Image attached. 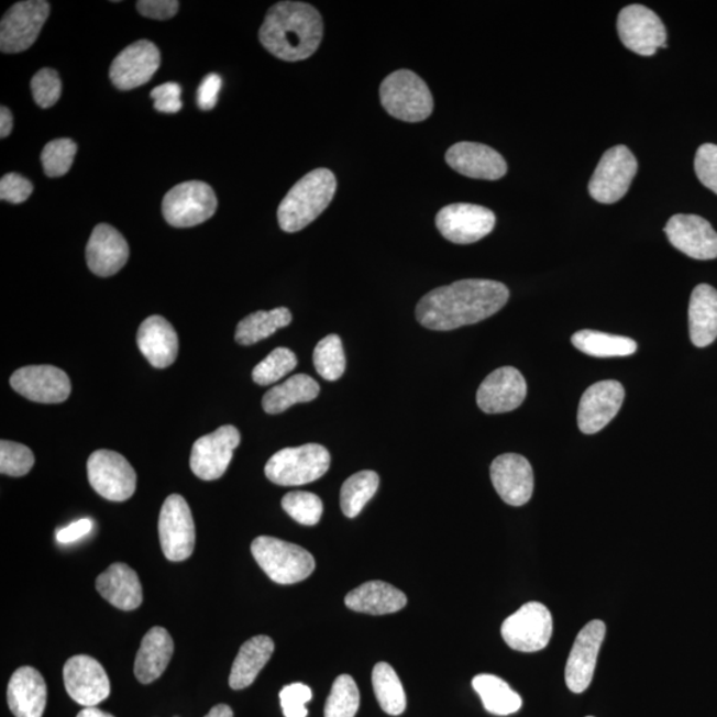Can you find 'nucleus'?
Segmentation results:
<instances>
[{
	"label": "nucleus",
	"instance_id": "obj_37",
	"mask_svg": "<svg viewBox=\"0 0 717 717\" xmlns=\"http://www.w3.org/2000/svg\"><path fill=\"white\" fill-rule=\"evenodd\" d=\"M373 686L384 713L399 716L407 708V696L398 674L388 663H377L373 671Z\"/></svg>",
	"mask_w": 717,
	"mask_h": 717
},
{
	"label": "nucleus",
	"instance_id": "obj_18",
	"mask_svg": "<svg viewBox=\"0 0 717 717\" xmlns=\"http://www.w3.org/2000/svg\"><path fill=\"white\" fill-rule=\"evenodd\" d=\"M11 387L25 399L43 405H57L69 398V377L63 369L54 366H29L12 374Z\"/></svg>",
	"mask_w": 717,
	"mask_h": 717
},
{
	"label": "nucleus",
	"instance_id": "obj_4",
	"mask_svg": "<svg viewBox=\"0 0 717 717\" xmlns=\"http://www.w3.org/2000/svg\"><path fill=\"white\" fill-rule=\"evenodd\" d=\"M252 554L267 577L279 585L298 584L309 578L317 566L306 549L274 537L255 538Z\"/></svg>",
	"mask_w": 717,
	"mask_h": 717
},
{
	"label": "nucleus",
	"instance_id": "obj_16",
	"mask_svg": "<svg viewBox=\"0 0 717 717\" xmlns=\"http://www.w3.org/2000/svg\"><path fill=\"white\" fill-rule=\"evenodd\" d=\"M64 686L73 701L82 707H96L111 694L110 677L95 658H69L63 669Z\"/></svg>",
	"mask_w": 717,
	"mask_h": 717
},
{
	"label": "nucleus",
	"instance_id": "obj_51",
	"mask_svg": "<svg viewBox=\"0 0 717 717\" xmlns=\"http://www.w3.org/2000/svg\"><path fill=\"white\" fill-rule=\"evenodd\" d=\"M221 86V76L217 74H209L207 78L202 80L197 92L198 107H200L202 111L213 110L217 101H219Z\"/></svg>",
	"mask_w": 717,
	"mask_h": 717
},
{
	"label": "nucleus",
	"instance_id": "obj_56",
	"mask_svg": "<svg viewBox=\"0 0 717 717\" xmlns=\"http://www.w3.org/2000/svg\"><path fill=\"white\" fill-rule=\"evenodd\" d=\"M587 717H593V716H587Z\"/></svg>",
	"mask_w": 717,
	"mask_h": 717
},
{
	"label": "nucleus",
	"instance_id": "obj_38",
	"mask_svg": "<svg viewBox=\"0 0 717 717\" xmlns=\"http://www.w3.org/2000/svg\"><path fill=\"white\" fill-rule=\"evenodd\" d=\"M380 478L374 471H362L345 479L341 490L343 515L355 518L379 489Z\"/></svg>",
	"mask_w": 717,
	"mask_h": 717
},
{
	"label": "nucleus",
	"instance_id": "obj_53",
	"mask_svg": "<svg viewBox=\"0 0 717 717\" xmlns=\"http://www.w3.org/2000/svg\"><path fill=\"white\" fill-rule=\"evenodd\" d=\"M12 126H14V118H12L9 108H0V137H9Z\"/></svg>",
	"mask_w": 717,
	"mask_h": 717
},
{
	"label": "nucleus",
	"instance_id": "obj_44",
	"mask_svg": "<svg viewBox=\"0 0 717 717\" xmlns=\"http://www.w3.org/2000/svg\"><path fill=\"white\" fill-rule=\"evenodd\" d=\"M35 464L34 453L29 446L14 441H0V472L11 477L27 475Z\"/></svg>",
	"mask_w": 717,
	"mask_h": 717
},
{
	"label": "nucleus",
	"instance_id": "obj_52",
	"mask_svg": "<svg viewBox=\"0 0 717 717\" xmlns=\"http://www.w3.org/2000/svg\"><path fill=\"white\" fill-rule=\"evenodd\" d=\"M92 529L93 522L91 518H81V520L75 521L57 531L56 538L60 543H73L91 533Z\"/></svg>",
	"mask_w": 717,
	"mask_h": 717
},
{
	"label": "nucleus",
	"instance_id": "obj_17",
	"mask_svg": "<svg viewBox=\"0 0 717 717\" xmlns=\"http://www.w3.org/2000/svg\"><path fill=\"white\" fill-rule=\"evenodd\" d=\"M606 636V625L592 620L578 633L566 663L565 681L574 694H582L591 686L602 643Z\"/></svg>",
	"mask_w": 717,
	"mask_h": 717
},
{
	"label": "nucleus",
	"instance_id": "obj_9",
	"mask_svg": "<svg viewBox=\"0 0 717 717\" xmlns=\"http://www.w3.org/2000/svg\"><path fill=\"white\" fill-rule=\"evenodd\" d=\"M158 536L163 553L169 561L181 562L194 554L195 520L183 496L172 495L165 499L158 517Z\"/></svg>",
	"mask_w": 717,
	"mask_h": 717
},
{
	"label": "nucleus",
	"instance_id": "obj_43",
	"mask_svg": "<svg viewBox=\"0 0 717 717\" xmlns=\"http://www.w3.org/2000/svg\"><path fill=\"white\" fill-rule=\"evenodd\" d=\"M78 145L69 139L51 141L41 155L44 173L48 177H63L73 168Z\"/></svg>",
	"mask_w": 717,
	"mask_h": 717
},
{
	"label": "nucleus",
	"instance_id": "obj_27",
	"mask_svg": "<svg viewBox=\"0 0 717 717\" xmlns=\"http://www.w3.org/2000/svg\"><path fill=\"white\" fill-rule=\"evenodd\" d=\"M137 345L153 367L166 368L176 362L178 337L173 326L163 317L152 316L141 323Z\"/></svg>",
	"mask_w": 717,
	"mask_h": 717
},
{
	"label": "nucleus",
	"instance_id": "obj_1",
	"mask_svg": "<svg viewBox=\"0 0 717 717\" xmlns=\"http://www.w3.org/2000/svg\"><path fill=\"white\" fill-rule=\"evenodd\" d=\"M508 299V287L501 282L457 280L426 294L416 307V318L429 330H456L495 316Z\"/></svg>",
	"mask_w": 717,
	"mask_h": 717
},
{
	"label": "nucleus",
	"instance_id": "obj_7",
	"mask_svg": "<svg viewBox=\"0 0 717 717\" xmlns=\"http://www.w3.org/2000/svg\"><path fill=\"white\" fill-rule=\"evenodd\" d=\"M219 201L214 190L202 181H188L177 185L165 195L163 214L166 222L175 228L200 225L214 216Z\"/></svg>",
	"mask_w": 717,
	"mask_h": 717
},
{
	"label": "nucleus",
	"instance_id": "obj_2",
	"mask_svg": "<svg viewBox=\"0 0 717 717\" xmlns=\"http://www.w3.org/2000/svg\"><path fill=\"white\" fill-rule=\"evenodd\" d=\"M323 37V19L313 5L279 2L268 10L260 30V42L268 53L285 62L309 59Z\"/></svg>",
	"mask_w": 717,
	"mask_h": 717
},
{
	"label": "nucleus",
	"instance_id": "obj_3",
	"mask_svg": "<svg viewBox=\"0 0 717 717\" xmlns=\"http://www.w3.org/2000/svg\"><path fill=\"white\" fill-rule=\"evenodd\" d=\"M334 173L319 168L307 173L294 185L278 208L279 227L286 233H297L316 221L334 198Z\"/></svg>",
	"mask_w": 717,
	"mask_h": 717
},
{
	"label": "nucleus",
	"instance_id": "obj_40",
	"mask_svg": "<svg viewBox=\"0 0 717 717\" xmlns=\"http://www.w3.org/2000/svg\"><path fill=\"white\" fill-rule=\"evenodd\" d=\"M358 706L361 694L354 679L350 675L338 676L326 702L324 717H355Z\"/></svg>",
	"mask_w": 717,
	"mask_h": 717
},
{
	"label": "nucleus",
	"instance_id": "obj_47",
	"mask_svg": "<svg viewBox=\"0 0 717 717\" xmlns=\"http://www.w3.org/2000/svg\"><path fill=\"white\" fill-rule=\"evenodd\" d=\"M695 172L704 187L717 195V145L704 144L697 150Z\"/></svg>",
	"mask_w": 717,
	"mask_h": 717
},
{
	"label": "nucleus",
	"instance_id": "obj_30",
	"mask_svg": "<svg viewBox=\"0 0 717 717\" xmlns=\"http://www.w3.org/2000/svg\"><path fill=\"white\" fill-rule=\"evenodd\" d=\"M345 606L352 611L386 616L407 606L406 594L382 581L366 582L345 595Z\"/></svg>",
	"mask_w": 717,
	"mask_h": 717
},
{
	"label": "nucleus",
	"instance_id": "obj_50",
	"mask_svg": "<svg viewBox=\"0 0 717 717\" xmlns=\"http://www.w3.org/2000/svg\"><path fill=\"white\" fill-rule=\"evenodd\" d=\"M136 5L141 15L155 21H168L179 9L177 0H139Z\"/></svg>",
	"mask_w": 717,
	"mask_h": 717
},
{
	"label": "nucleus",
	"instance_id": "obj_33",
	"mask_svg": "<svg viewBox=\"0 0 717 717\" xmlns=\"http://www.w3.org/2000/svg\"><path fill=\"white\" fill-rule=\"evenodd\" d=\"M319 393L320 387L316 379L309 375L298 374L267 390L262 407L266 413L278 415L299 402L316 400Z\"/></svg>",
	"mask_w": 717,
	"mask_h": 717
},
{
	"label": "nucleus",
	"instance_id": "obj_34",
	"mask_svg": "<svg viewBox=\"0 0 717 717\" xmlns=\"http://www.w3.org/2000/svg\"><path fill=\"white\" fill-rule=\"evenodd\" d=\"M472 686L482 697L484 708L497 716L516 714L522 707L521 696L501 677L482 674L473 677Z\"/></svg>",
	"mask_w": 717,
	"mask_h": 717
},
{
	"label": "nucleus",
	"instance_id": "obj_23",
	"mask_svg": "<svg viewBox=\"0 0 717 717\" xmlns=\"http://www.w3.org/2000/svg\"><path fill=\"white\" fill-rule=\"evenodd\" d=\"M625 400V388L616 380L595 383L582 396L578 427L586 434L598 433L619 412Z\"/></svg>",
	"mask_w": 717,
	"mask_h": 717
},
{
	"label": "nucleus",
	"instance_id": "obj_25",
	"mask_svg": "<svg viewBox=\"0 0 717 717\" xmlns=\"http://www.w3.org/2000/svg\"><path fill=\"white\" fill-rule=\"evenodd\" d=\"M86 257L89 271L99 277H111L125 266L130 258V246L117 229L100 223L88 241Z\"/></svg>",
	"mask_w": 717,
	"mask_h": 717
},
{
	"label": "nucleus",
	"instance_id": "obj_54",
	"mask_svg": "<svg viewBox=\"0 0 717 717\" xmlns=\"http://www.w3.org/2000/svg\"><path fill=\"white\" fill-rule=\"evenodd\" d=\"M205 717H234L233 709L227 704H219L210 709V713Z\"/></svg>",
	"mask_w": 717,
	"mask_h": 717
},
{
	"label": "nucleus",
	"instance_id": "obj_15",
	"mask_svg": "<svg viewBox=\"0 0 717 717\" xmlns=\"http://www.w3.org/2000/svg\"><path fill=\"white\" fill-rule=\"evenodd\" d=\"M496 216L492 210L472 203H452L437 216V227L445 240L470 245L492 233Z\"/></svg>",
	"mask_w": 717,
	"mask_h": 717
},
{
	"label": "nucleus",
	"instance_id": "obj_45",
	"mask_svg": "<svg viewBox=\"0 0 717 717\" xmlns=\"http://www.w3.org/2000/svg\"><path fill=\"white\" fill-rule=\"evenodd\" d=\"M31 91L37 106L47 110L59 101L62 80L53 68H43L31 80Z\"/></svg>",
	"mask_w": 717,
	"mask_h": 717
},
{
	"label": "nucleus",
	"instance_id": "obj_41",
	"mask_svg": "<svg viewBox=\"0 0 717 717\" xmlns=\"http://www.w3.org/2000/svg\"><path fill=\"white\" fill-rule=\"evenodd\" d=\"M298 364L296 354L289 349H275L253 369V380L260 386H271L287 374L293 373Z\"/></svg>",
	"mask_w": 717,
	"mask_h": 717
},
{
	"label": "nucleus",
	"instance_id": "obj_11",
	"mask_svg": "<svg viewBox=\"0 0 717 717\" xmlns=\"http://www.w3.org/2000/svg\"><path fill=\"white\" fill-rule=\"evenodd\" d=\"M638 172L637 158L625 145L608 150L595 169L588 191L595 201L614 203L625 197Z\"/></svg>",
	"mask_w": 717,
	"mask_h": 717
},
{
	"label": "nucleus",
	"instance_id": "obj_21",
	"mask_svg": "<svg viewBox=\"0 0 717 717\" xmlns=\"http://www.w3.org/2000/svg\"><path fill=\"white\" fill-rule=\"evenodd\" d=\"M525 377L515 367H501L486 377L477 390V406L485 413L515 411L527 398Z\"/></svg>",
	"mask_w": 717,
	"mask_h": 717
},
{
	"label": "nucleus",
	"instance_id": "obj_35",
	"mask_svg": "<svg viewBox=\"0 0 717 717\" xmlns=\"http://www.w3.org/2000/svg\"><path fill=\"white\" fill-rule=\"evenodd\" d=\"M291 320V312L286 307L250 313L236 326L235 341L241 345L258 343L275 334L279 329L287 328Z\"/></svg>",
	"mask_w": 717,
	"mask_h": 717
},
{
	"label": "nucleus",
	"instance_id": "obj_22",
	"mask_svg": "<svg viewBox=\"0 0 717 717\" xmlns=\"http://www.w3.org/2000/svg\"><path fill=\"white\" fill-rule=\"evenodd\" d=\"M671 245L688 257L717 258V233L707 220L694 214H676L664 229Z\"/></svg>",
	"mask_w": 717,
	"mask_h": 717
},
{
	"label": "nucleus",
	"instance_id": "obj_5",
	"mask_svg": "<svg viewBox=\"0 0 717 717\" xmlns=\"http://www.w3.org/2000/svg\"><path fill=\"white\" fill-rule=\"evenodd\" d=\"M380 100L390 117L407 123H420L433 111V96L427 82L409 69L395 70L383 80Z\"/></svg>",
	"mask_w": 717,
	"mask_h": 717
},
{
	"label": "nucleus",
	"instance_id": "obj_32",
	"mask_svg": "<svg viewBox=\"0 0 717 717\" xmlns=\"http://www.w3.org/2000/svg\"><path fill=\"white\" fill-rule=\"evenodd\" d=\"M274 642L271 637L257 636L242 644L229 676V686L233 690H245L252 686L262 669L271 661Z\"/></svg>",
	"mask_w": 717,
	"mask_h": 717
},
{
	"label": "nucleus",
	"instance_id": "obj_8",
	"mask_svg": "<svg viewBox=\"0 0 717 717\" xmlns=\"http://www.w3.org/2000/svg\"><path fill=\"white\" fill-rule=\"evenodd\" d=\"M501 636L505 643L516 651H541L553 636L552 614L540 602H529L504 620Z\"/></svg>",
	"mask_w": 717,
	"mask_h": 717
},
{
	"label": "nucleus",
	"instance_id": "obj_31",
	"mask_svg": "<svg viewBox=\"0 0 717 717\" xmlns=\"http://www.w3.org/2000/svg\"><path fill=\"white\" fill-rule=\"evenodd\" d=\"M690 337L696 348H707L717 338V290L709 285L695 287L688 309Z\"/></svg>",
	"mask_w": 717,
	"mask_h": 717
},
{
	"label": "nucleus",
	"instance_id": "obj_14",
	"mask_svg": "<svg viewBox=\"0 0 717 717\" xmlns=\"http://www.w3.org/2000/svg\"><path fill=\"white\" fill-rule=\"evenodd\" d=\"M241 443V433L233 426H223L198 439L191 450L190 468L205 482L219 479L229 468L233 453Z\"/></svg>",
	"mask_w": 717,
	"mask_h": 717
},
{
	"label": "nucleus",
	"instance_id": "obj_29",
	"mask_svg": "<svg viewBox=\"0 0 717 717\" xmlns=\"http://www.w3.org/2000/svg\"><path fill=\"white\" fill-rule=\"evenodd\" d=\"M175 652V643L164 627H153L141 640L134 661V675L143 684H150L162 676Z\"/></svg>",
	"mask_w": 717,
	"mask_h": 717
},
{
	"label": "nucleus",
	"instance_id": "obj_28",
	"mask_svg": "<svg viewBox=\"0 0 717 717\" xmlns=\"http://www.w3.org/2000/svg\"><path fill=\"white\" fill-rule=\"evenodd\" d=\"M102 598L123 611L136 610L143 604V586L136 572L125 563H113L96 580Z\"/></svg>",
	"mask_w": 717,
	"mask_h": 717
},
{
	"label": "nucleus",
	"instance_id": "obj_6",
	"mask_svg": "<svg viewBox=\"0 0 717 717\" xmlns=\"http://www.w3.org/2000/svg\"><path fill=\"white\" fill-rule=\"evenodd\" d=\"M330 464V453L323 445L285 448L267 461L265 475L280 486L306 485L326 475Z\"/></svg>",
	"mask_w": 717,
	"mask_h": 717
},
{
	"label": "nucleus",
	"instance_id": "obj_20",
	"mask_svg": "<svg viewBox=\"0 0 717 717\" xmlns=\"http://www.w3.org/2000/svg\"><path fill=\"white\" fill-rule=\"evenodd\" d=\"M490 478L498 496L511 507H522L533 496V468L521 454L505 453L498 456L492 463Z\"/></svg>",
	"mask_w": 717,
	"mask_h": 717
},
{
	"label": "nucleus",
	"instance_id": "obj_36",
	"mask_svg": "<svg viewBox=\"0 0 717 717\" xmlns=\"http://www.w3.org/2000/svg\"><path fill=\"white\" fill-rule=\"evenodd\" d=\"M574 348L594 357H622L636 354L637 342L626 337L605 334V332L582 330L572 337Z\"/></svg>",
	"mask_w": 717,
	"mask_h": 717
},
{
	"label": "nucleus",
	"instance_id": "obj_19",
	"mask_svg": "<svg viewBox=\"0 0 717 717\" xmlns=\"http://www.w3.org/2000/svg\"><path fill=\"white\" fill-rule=\"evenodd\" d=\"M162 64V54L155 43L139 41L131 44L113 60L110 76L120 91H131L146 85Z\"/></svg>",
	"mask_w": 717,
	"mask_h": 717
},
{
	"label": "nucleus",
	"instance_id": "obj_55",
	"mask_svg": "<svg viewBox=\"0 0 717 717\" xmlns=\"http://www.w3.org/2000/svg\"><path fill=\"white\" fill-rule=\"evenodd\" d=\"M78 717H114V716L106 713V710H101L96 707H88L80 710Z\"/></svg>",
	"mask_w": 717,
	"mask_h": 717
},
{
	"label": "nucleus",
	"instance_id": "obj_12",
	"mask_svg": "<svg viewBox=\"0 0 717 717\" xmlns=\"http://www.w3.org/2000/svg\"><path fill=\"white\" fill-rule=\"evenodd\" d=\"M48 15L49 3L44 0H25L12 5L0 23L2 53L19 54L29 49L40 36Z\"/></svg>",
	"mask_w": 717,
	"mask_h": 717
},
{
	"label": "nucleus",
	"instance_id": "obj_39",
	"mask_svg": "<svg viewBox=\"0 0 717 717\" xmlns=\"http://www.w3.org/2000/svg\"><path fill=\"white\" fill-rule=\"evenodd\" d=\"M313 366L317 373L329 382L341 379L345 371V355L342 339L335 334L326 337L313 350Z\"/></svg>",
	"mask_w": 717,
	"mask_h": 717
},
{
	"label": "nucleus",
	"instance_id": "obj_24",
	"mask_svg": "<svg viewBox=\"0 0 717 717\" xmlns=\"http://www.w3.org/2000/svg\"><path fill=\"white\" fill-rule=\"evenodd\" d=\"M445 162L460 175L489 181L503 178L508 172L507 162L498 152L488 145L468 141L451 146L446 152Z\"/></svg>",
	"mask_w": 717,
	"mask_h": 717
},
{
	"label": "nucleus",
	"instance_id": "obj_10",
	"mask_svg": "<svg viewBox=\"0 0 717 717\" xmlns=\"http://www.w3.org/2000/svg\"><path fill=\"white\" fill-rule=\"evenodd\" d=\"M87 470L88 482L93 490L110 501H126L136 492V472L118 452H93L88 459Z\"/></svg>",
	"mask_w": 717,
	"mask_h": 717
},
{
	"label": "nucleus",
	"instance_id": "obj_48",
	"mask_svg": "<svg viewBox=\"0 0 717 717\" xmlns=\"http://www.w3.org/2000/svg\"><path fill=\"white\" fill-rule=\"evenodd\" d=\"M34 191V185L30 179L16 173H9L0 179V200L11 203L27 201Z\"/></svg>",
	"mask_w": 717,
	"mask_h": 717
},
{
	"label": "nucleus",
	"instance_id": "obj_46",
	"mask_svg": "<svg viewBox=\"0 0 717 717\" xmlns=\"http://www.w3.org/2000/svg\"><path fill=\"white\" fill-rule=\"evenodd\" d=\"M279 697L285 717H307L309 715L306 703L312 699V691L306 684H290V686L282 688Z\"/></svg>",
	"mask_w": 717,
	"mask_h": 717
},
{
	"label": "nucleus",
	"instance_id": "obj_42",
	"mask_svg": "<svg viewBox=\"0 0 717 717\" xmlns=\"http://www.w3.org/2000/svg\"><path fill=\"white\" fill-rule=\"evenodd\" d=\"M282 508L305 527H313L323 515V503L310 492H290L282 498Z\"/></svg>",
	"mask_w": 717,
	"mask_h": 717
},
{
	"label": "nucleus",
	"instance_id": "obj_26",
	"mask_svg": "<svg viewBox=\"0 0 717 717\" xmlns=\"http://www.w3.org/2000/svg\"><path fill=\"white\" fill-rule=\"evenodd\" d=\"M8 702L15 717H42L47 706V684L34 668H21L11 676Z\"/></svg>",
	"mask_w": 717,
	"mask_h": 717
},
{
	"label": "nucleus",
	"instance_id": "obj_49",
	"mask_svg": "<svg viewBox=\"0 0 717 717\" xmlns=\"http://www.w3.org/2000/svg\"><path fill=\"white\" fill-rule=\"evenodd\" d=\"M181 87L177 82H165L151 92V98L155 100V108L163 113H177L181 111L183 101Z\"/></svg>",
	"mask_w": 717,
	"mask_h": 717
},
{
	"label": "nucleus",
	"instance_id": "obj_13",
	"mask_svg": "<svg viewBox=\"0 0 717 717\" xmlns=\"http://www.w3.org/2000/svg\"><path fill=\"white\" fill-rule=\"evenodd\" d=\"M618 34L626 48L638 55L652 56L668 47V31L654 11L642 4L627 5L618 16Z\"/></svg>",
	"mask_w": 717,
	"mask_h": 717
}]
</instances>
